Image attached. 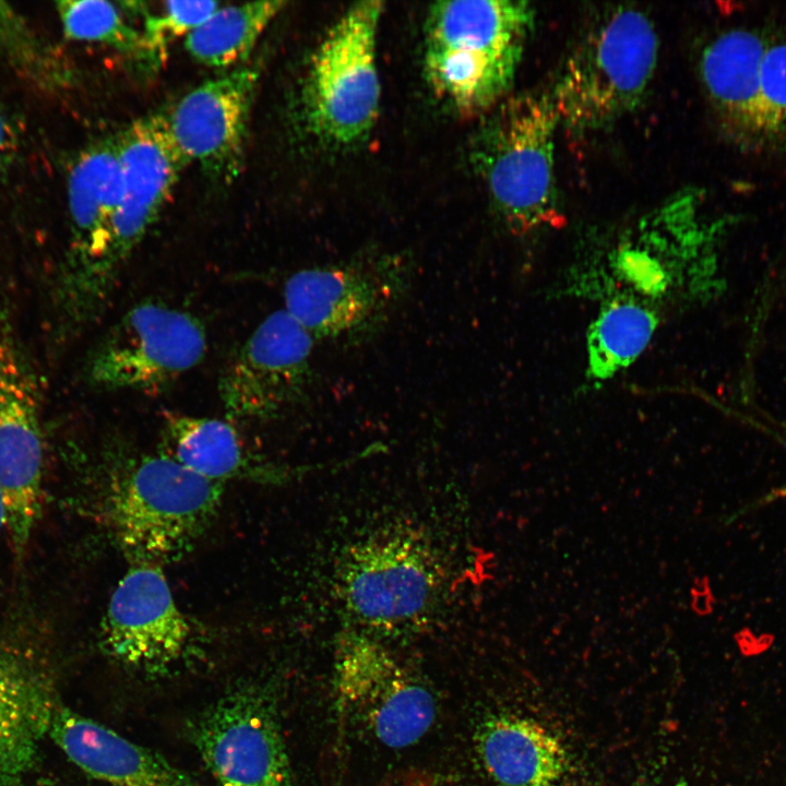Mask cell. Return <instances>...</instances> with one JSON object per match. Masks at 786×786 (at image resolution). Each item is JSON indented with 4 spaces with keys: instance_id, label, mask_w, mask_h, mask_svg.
<instances>
[{
    "instance_id": "obj_1",
    "label": "cell",
    "mask_w": 786,
    "mask_h": 786,
    "mask_svg": "<svg viewBox=\"0 0 786 786\" xmlns=\"http://www.w3.org/2000/svg\"><path fill=\"white\" fill-rule=\"evenodd\" d=\"M533 22L524 1L436 2L424 48L430 88L462 117L492 110L513 83Z\"/></svg>"
},
{
    "instance_id": "obj_2",
    "label": "cell",
    "mask_w": 786,
    "mask_h": 786,
    "mask_svg": "<svg viewBox=\"0 0 786 786\" xmlns=\"http://www.w3.org/2000/svg\"><path fill=\"white\" fill-rule=\"evenodd\" d=\"M104 517L131 562L162 564L188 550L215 516L222 484L159 453L114 443Z\"/></svg>"
},
{
    "instance_id": "obj_3",
    "label": "cell",
    "mask_w": 786,
    "mask_h": 786,
    "mask_svg": "<svg viewBox=\"0 0 786 786\" xmlns=\"http://www.w3.org/2000/svg\"><path fill=\"white\" fill-rule=\"evenodd\" d=\"M651 19L629 5L606 9L579 37L547 94L559 126L598 131L636 107L657 62Z\"/></svg>"
},
{
    "instance_id": "obj_4",
    "label": "cell",
    "mask_w": 786,
    "mask_h": 786,
    "mask_svg": "<svg viewBox=\"0 0 786 786\" xmlns=\"http://www.w3.org/2000/svg\"><path fill=\"white\" fill-rule=\"evenodd\" d=\"M479 130L474 160L510 229L526 233L562 221L555 180L559 126L547 94L505 97Z\"/></svg>"
},
{
    "instance_id": "obj_5",
    "label": "cell",
    "mask_w": 786,
    "mask_h": 786,
    "mask_svg": "<svg viewBox=\"0 0 786 786\" xmlns=\"http://www.w3.org/2000/svg\"><path fill=\"white\" fill-rule=\"evenodd\" d=\"M443 585L444 571L433 548L418 534L404 531L353 545L336 576L337 595L350 617L386 632L426 622Z\"/></svg>"
},
{
    "instance_id": "obj_6",
    "label": "cell",
    "mask_w": 786,
    "mask_h": 786,
    "mask_svg": "<svg viewBox=\"0 0 786 786\" xmlns=\"http://www.w3.org/2000/svg\"><path fill=\"white\" fill-rule=\"evenodd\" d=\"M383 2L348 8L312 56L303 92L308 126L327 143L350 145L373 128L380 106L377 33Z\"/></svg>"
},
{
    "instance_id": "obj_7",
    "label": "cell",
    "mask_w": 786,
    "mask_h": 786,
    "mask_svg": "<svg viewBox=\"0 0 786 786\" xmlns=\"http://www.w3.org/2000/svg\"><path fill=\"white\" fill-rule=\"evenodd\" d=\"M414 273L410 260L397 254L299 270L284 285V309L314 340L364 341L388 323Z\"/></svg>"
},
{
    "instance_id": "obj_8",
    "label": "cell",
    "mask_w": 786,
    "mask_h": 786,
    "mask_svg": "<svg viewBox=\"0 0 786 786\" xmlns=\"http://www.w3.org/2000/svg\"><path fill=\"white\" fill-rule=\"evenodd\" d=\"M206 348V332L195 315L144 300L97 341L86 358L85 376L103 391L154 393L198 366Z\"/></svg>"
},
{
    "instance_id": "obj_9",
    "label": "cell",
    "mask_w": 786,
    "mask_h": 786,
    "mask_svg": "<svg viewBox=\"0 0 786 786\" xmlns=\"http://www.w3.org/2000/svg\"><path fill=\"white\" fill-rule=\"evenodd\" d=\"M334 683L344 716L388 748L414 745L434 723L437 702L428 684L361 632L338 638Z\"/></svg>"
},
{
    "instance_id": "obj_10",
    "label": "cell",
    "mask_w": 786,
    "mask_h": 786,
    "mask_svg": "<svg viewBox=\"0 0 786 786\" xmlns=\"http://www.w3.org/2000/svg\"><path fill=\"white\" fill-rule=\"evenodd\" d=\"M121 196L117 139L94 142L80 153L68 176L72 236L61 301L66 318L75 323L96 319L115 286L106 270V253Z\"/></svg>"
},
{
    "instance_id": "obj_11",
    "label": "cell",
    "mask_w": 786,
    "mask_h": 786,
    "mask_svg": "<svg viewBox=\"0 0 786 786\" xmlns=\"http://www.w3.org/2000/svg\"><path fill=\"white\" fill-rule=\"evenodd\" d=\"M37 378L0 310V493L21 555L41 514L44 432Z\"/></svg>"
},
{
    "instance_id": "obj_12",
    "label": "cell",
    "mask_w": 786,
    "mask_h": 786,
    "mask_svg": "<svg viewBox=\"0 0 786 786\" xmlns=\"http://www.w3.org/2000/svg\"><path fill=\"white\" fill-rule=\"evenodd\" d=\"M312 335L285 309L270 313L237 349L218 381L226 416L266 421L306 400Z\"/></svg>"
},
{
    "instance_id": "obj_13",
    "label": "cell",
    "mask_w": 786,
    "mask_h": 786,
    "mask_svg": "<svg viewBox=\"0 0 786 786\" xmlns=\"http://www.w3.org/2000/svg\"><path fill=\"white\" fill-rule=\"evenodd\" d=\"M192 739L219 786H294L275 706L262 690L219 699L195 720Z\"/></svg>"
},
{
    "instance_id": "obj_14",
    "label": "cell",
    "mask_w": 786,
    "mask_h": 786,
    "mask_svg": "<svg viewBox=\"0 0 786 786\" xmlns=\"http://www.w3.org/2000/svg\"><path fill=\"white\" fill-rule=\"evenodd\" d=\"M190 636V623L175 602L160 564L131 562L102 622L105 651L124 666L159 675L182 657Z\"/></svg>"
},
{
    "instance_id": "obj_15",
    "label": "cell",
    "mask_w": 786,
    "mask_h": 786,
    "mask_svg": "<svg viewBox=\"0 0 786 786\" xmlns=\"http://www.w3.org/2000/svg\"><path fill=\"white\" fill-rule=\"evenodd\" d=\"M259 70L240 66L187 93L165 115L170 136L188 164L213 178L240 171Z\"/></svg>"
},
{
    "instance_id": "obj_16",
    "label": "cell",
    "mask_w": 786,
    "mask_h": 786,
    "mask_svg": "<svg viewBox=\"0 0 786 786\" xmlns=\"http://www.w3.org/2000/svg\"><path fill=\"white\" fill-rule=\"evenodd\" d=\"M122 196L111 223L106 269L116 282L120 270L160 214L188 165L175 145L165 115L131 122L116 135Z\"/></svg>"
},
{
    "instance_id": "obj_17",
    "label": "cell",
    "mask_w": 786,
    "mask_h": 786,
    "mask_svg": "<svg viewBox=\"0 0 786 786\" xmlns=\"http://www.w3.org/2000/svg\"><path fill=\"white\" fill-rule=\"evenodd\" d=\"M46 659L22 634L0 639V786H19L57 707Z\"/></svg>"
},
{
    "instance_id": "obj_18",
    "label": "cell",
    "mask_w": 786,
    "mask_h": 786,
    "mask_svg": "<svg viewBox=\"0 0 786 786\" xmlns=\"http://www.w3.org/2000/svg\"><path fill=\"white\" fill-rule=\"evenodd\" d=\"M48 734L76 766L109 786H196L159 753L66 707H56Z\"/></svg>"
},
{
    "instance_id": "obj_19",
    "label": "cell",
    "mask_w": 786,
    "mask_h": 786,
    "mask_svg": "<svg viewBox=\"0 0 786 786\" xmlns=\"http://www.w3.org/2000/svg\"><path fill=\"white\" fill-rule=\"evenodd\" d=\"M475 749L484 770L498 786H567L570 753L560 738L539 722L502 713L476 729Z\"/></svg>"
},
{
    "instance_id": "obj_20",
    "label": "cell",
    "mask_w": 786,
    "mask_h": 786,
    "mask_svg": "<svg viewBox=\"0 0 786 786\" xmlns=\"http://www.w3.org/2000/svg\"><path fill=\"white\" fill-rule=\"evenodd\" d=\"M767 36L734 28L704 48L700 73L725 131L737 142L761 145L759 85Z\"/></svg>"
},
{
    "instance_id": "obj_21",
    "label": "cell",
    "mask_w": 786,
    "mask_h": 786,
    "mask_svg": "<svg viewBox=\"0 0 786 786\" xmlns=\"http://www.w3.org/2000/svg\"><path fill=\"white\" fill-rule=\"evenodd\" d=\"M162 454L216 483L270 473L243 444L236 429L217 418L169 414L162 430Z\"/></svg>"
},
{
    "instance_id": "obj_22",
    "label": "cell",
    "mask_w": 786,
    "mask_h": 786,
    "mask_svg": "<svg viewBox=\"0 0 786 786\" xmlns=\"http://www.w3.org/2000/svg\"><path fill=\"white\" fill-rule=\"evenodd\" d=\"M284 1H257L218 8L184 39L187 52L216 69L243 66L260 36L283 10Z\"/></svg>"
},
{
    "instance_id": "obj_23",
    "label": "cell",
    "mask_w": 786,
    "mask_h": 786,
    "mask_svg": "<svg viewBox=\"0 0 786 786\" xmlns=\"http://www.w3.org/2000/svg\"><path fill=\"white\" fill-rule=\"evenodd\" d=\"M656 324L654 312L632 299L606 305L587 335L591 374L604 380L629 366L646 347Z\"/></svg>"
},
{
    "instance_id": "obj_24",
    "label": "cell",
    "mask_w": 786,
    "mask_h": 786,
    "mask_svg": "<svg viewBox=\"0 0 786 786\" xmlns=\"http://www.w3.org/2000/svg\"><path fill=\"white\" fill-rule=\"evenodd\" d=\"M57 11L68 39L104 44L142 58L141 31L123 17L114 3L67 0L57 2Z\"/></svg>"
},
{
    "instance_id": "obj_25",
    "label": "cell",
    "mask_w": 786,
    "mask_h": 786,
    "mask_svg": "<svg viewBox=\"0 0 786 786\" xmlns=\"http://www.w3.org/2000/svg\"><path fill=\"white\" fill-rule=\"evenodd\" d=\"M761 146L786 143V38L767 36L759 85Z\"/></svg>"
},
{
    "instance_id": "obj_26",
    "label": "cell",
    "mask_w": 786,
    "mask_h": 786,
    "mask_svg": "<svg viewBox=\"0 0 786 786\" xmlns=\"http://www.w3.org/2000/svg\"><path fill=\"white\" fill-rule=\"evenodd\" d=\"M221 3L216 1H168L157 13L146 14L142 36V60L158 62L167 45L187 36L206 21Z\"/></svg>"
},
{
    "instance_id": "obj_27",
    "label": "cell",
    "mask_w": 786,
    "mask_h": 786,
    "mask_svg": "<svg viewBox=\"0 0 786 786\" xmlns=\"http://www.w3.org/2000/svg\"><path fill=\"white\" fill-rule=\"evenodd\" d=\"M640 242H628L620 248L615 259V270L619 277L646 295H658L667 286L668 279L663 264L647 248L640 234Z\"/></svg>"
},
{
    "instance_id": "obj_28",
    "label": "cell",
    "mask_w": 786,
    "mask_h": 786,
    "mask_svg": "<svg viewBox=\"0 0 786 786\" xmlns=\"http://www.w3.org/2000/svg\"><path fill=\"white\" fill-rule=\"evenodd\" d=\"M782 499H786V481L762 493L760 497L749 503H746L743 507H740L729 517L733 521L738 516H742L755 509H760Z\"/></svg>"
},
{
    "instance_id": "obj_29",
    "label": "cell",
    "mask_w": 786,
    "mask_h": 786,
    "mask_svg": "<svg viewBox=\"0 0 786 786\" xmlns=\"http://www.w3.org/2000/svg\"><path fill=\"white\" fill-rule=\"evenodd\" d=\"M14 146V134L7 117L0 110V167L3 166Z\"/></svg>"
},
{
    "instance_id": "obj_30",
    "label": "cell",
    "mask_w": 786,
    "mask_h": 786,
    "mask_svg": "<svg viewBox=\"0 0 786 786\" xmlns=\"http://www.w3.org/2000/svg\"><path fill=\"white\" fill-rule=\"evenodd\" d=\"M2 529L5 531V510H4L2 496L0 493V534H1Z\"/></svg>"
},
{
    "instance_id": "obj_31",
    "label": "cell",
    "mask_w": 786,
    "mask_h": 786,
    "mask_svg": "<svg viewBox=\"0 0 786 786\" xmlns=\"http://www.w3.org/2000/svg\"><path fill=\"white\" fill-rule=\"evenodd\" d=\"M35 786H49V785H35Z\"/></svg>"
}]
</instances>
